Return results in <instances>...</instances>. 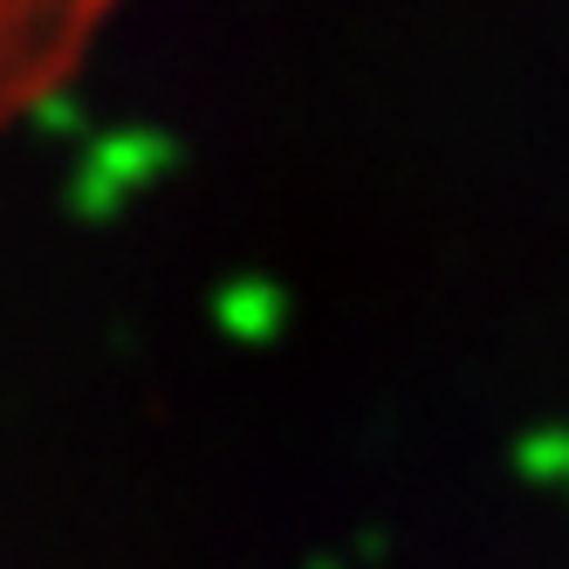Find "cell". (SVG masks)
I'll list each match as a JSON object with an SVG mask.
<instances>
[{
  "instance_id": "cell-1",
  "label": "cell",
  "mask_w": 569,
  "mask_h": 569,
  "mask_svg": "<svg viewBox=\"0 0 569 569\" xmlns=\"http://www.w3.org/2000/svg\"><path fill=\"white\" fill-rule=\"evenodd\" d=\"M110 14L117 0H0V131L83 69Z\"/></svg>"
}]
</instances>
